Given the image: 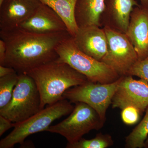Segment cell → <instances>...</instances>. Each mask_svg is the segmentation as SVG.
I'll return each mask as SVG.
<instances>
[{
	"label": "cell",
	"instance_id": "1",
	"mask_svg": "<svg viewBox=\"0 0 148 148\" xmlns=\"http://www.w3.org/2000/svg\"><path fill=\"white\" fill-rule=\"evenodd\" d=\"M71 36L68 31L47 34L30 33L19 28L8 32L0 31V38L7 47L1 65L13 68L18 74L27 73L57 60L56 48Z\"/></svg>",
	"mask_w": 148,
	"mask_h": 148
},
{
	"label": "cell",
	"instance_id": "2",
	"mask_svg": "<svg viewBox=\"0 0 148 148\" xmlns=\"http://www.w3.org/2000/svg\"><path fill=\"white\" fill-rule=\"evenodd\" d=\"M34 80L39 91L41 108L63 100L66 90L88 81L87 78L69 64L51 61L27 73Z\"/></svg>",
	"mask_w": 148,
	"mask_h": 148
},
{
	"label": "cell",
	"instance_id": "3",
	"mask_svg": "<svg viewBox=\"0 0 148 148\" xmlns=\"http://www.w3.org/2000/svg\"><path fill=\"white\" fill-rule=\"evenodd\" d=\"M58 58L56 61L69 64L82 74L88 81L109 84L115 81L120 76L111 67L80 50L73 37L64 40L56 48Z\"/></svg>",
	"mask_w": 148,
	"mask_h": 148
},
{
	"label": "cell",
	"instance_id": "4",
	"mask_svg": "<svg viewBox=\"0 0 148 148\" xmlns=\"http://www.w3.org/2000/svg\"><path fill=\"white\" fill-rule=\"evenodd\" d=\"M74 108L70 101L63 99L24 121L14 123L13 130L0 141V148H12L16 144L23 145L29 135L47 131L54 121L71 114Z\"/></svg>",
	"mask_w": 148,
	"mask_h": 148
},
{
	"label": "cell",
	"instance_id": "5",
	"mask_svg": "<svg viewBox=\"0 0 148 148\" xmlns=\"http://www.w3.org/2000/svg\"><path fill=\"white\" fill-rule=\"evenodd\" d=\"M18 74V82L11 100L0 109V115L13 123L24 121L42 110L40 95L34 80L28 74Z\"/></svg>",
	"mask_w": 148,
	"mask_h": 148
},
{
	"label": "cell",
	"instance_id": "6",
	"mask_svg": "<svg viewBox=\"0 0 148 148\" xmlns=\"http://www.w3.org/2000/svg\"><path fill=\"white\" fill-rule=\"evenodd\" d=\"M75 104L67 118L58 124L51 125L47 131L62 135L69 144L77 142L91 130L101 129L105 123L97 112L86 103Z\"/></svg>",
	"mask_w": 148,
	"mask_h": 148
},
{
	"label": "cell",
	"instance_id": "7",
	"mask_svg": "<svg viewBox=\"0 0 148 148\" xmlns=\"http://www.w3.org/2000/svg\"><path fill=\"white\" fill-rule=\"evenodd\" d=\"M122 76L114 82L101 84L87 81L66 90L63 96L71 103H86L97 112L101 119L106 121L107 110L121 81Z\"/></svg>",
	"mask_w": 148,
	"mask_h": 148
},
{
	"label": "cell",
	"instance_id": "8",
	"mask_svg": "<svg viewBox=\"0 0 148 148\" xmlns=\"http://www.w3.org/2000/svg\"><path fill=\"white\" fill-rule=\"evenodd\" d=\"M108 50L101 61L111 67L120 76H127L132 66L139 60L134 47L126 34L114 30L105 29Z\"/></svg>",
	"mask_w": 148,
	"mask_h": 148
},
{
	"label": "cell",
	"instance_id": "9",
	"mask_svg": "<svg viewBox=\"0 0 148 148\" xmlns=\"http://www.w3.org/2000/svg\"><path fill=\"white\" fill-rule=\"evenodd\" d=\"M113 108L122 110L127 106L139 109L143 114L148 106V83L132 76H122V78L112 99Z\"/></svg>",
	"mask_w": 148,
	"mask_h": 148
},
{
	"label": "cell",
	"instance_id": "10",
	"mask_svg": "<svg viewBox=\"0 0 148 148\" xmlns=\"http://www.w3.org/2000/svg\"><path fill=\"white\" fill-rule=\"evenodd\" d=\"M40 0H3L0 4V31L17 29L34 13Z\"/></svg>",
	"mask_w": 148,
	"mask_h": 148
},
{
	"label": "cell",
	"instance_id": "11",
	"mask_svg": "<svg viewBox=\"0 0 148 148\" xmlns=\"http://www.w3.org/2000/svg\"><path fill=\"white\" fill-rule=\"evenodd\" d=\"M18 28L26 32L40 34L68 32L66 24L58 14L42 3Z\"/></svg>",
	"mask_w": 148,
	"mask_h": 148
},
{
	"label": "cell",
	"instance_id": "12",
	"mask_svg": "<svg viewBox=\"0 0 148 148\" xmlns=\"http://www.w3.org/2000/svg\"><path fill=\"white\" fill-rule=\"evenodd\" d=\"M78 48L84 53L101 61L108 50V40L105 30L99 26L79 27L73 37Z\"/></svg>",
	"mask_w": 148,
	"mask_h": 148
},
{
	"label": "cell",
	"instance_id": "13",
	"mask_svg": "<svg viewBox=\"0 0 148 148\" xmlns=\"http://www.w3.org/2000/svg\"><path fill=\"white\" fill-rule=\"evenodd\" d=\"M125 34L132 43L139 60L148 56V8L136 9Z\"/></svg>",
	"mask_w": 148,
	"mask_h": 148
},
{
	"label": "cell",
	"instance_id": "14",
	"mask_svg": "<svg viewBox=\"0 0 148 148\" xmlns=\"http://www.w3.org/2000/svg\"><path fill=\"white\" fill-rule=\"evenodd\" d=\"M106 0H78L75 18L79 27L100 25L101 14L106 8Z\"/></svg>",
	"mask_w": 148,
	"mask_h": 148
},
{
	"label": "cell",
	"instance_id": "15",
	"mask_svg": "<svg viewBox=\"0 0 148 148\" xmlns=\"http://www.w3.org/2000/svg\"><path fill=\"white\" fill-rule=\"evenodd\" d=\"M78 0H40L57 14L66 24L68 32L75 36L79 29L75 18Z\"/></svg>",
	"mask_w": 148,
	"mask_h": 148
},
{
	"label": "cell",
	"instance_id": "16",
	"mask_svg": "<svg viewBox=\"0 0 148 148\" xmlns=\"http://www.w3.org/2000/svg\"><path fill=\"white\" fill-rule=\"evenodd\" d=\"M138 5L135 0H112L114 17L119 27L125 33L129 26L130 14L133 8Z\"/></svg>",
	"mask_w": 148,
	"mask_h": 148
},
{
	"label": "cell",
	"instance_id": "17",
	"mask_svg": "<svg viewBox=\"0 0 148 148\" xmlns=\"http://www.w3.org/2000/svg\"><path fill=\"white\" fill-rule=\"evenodd\" d=\"M145 116L125 138V147L142 148L148 137V106Z\"/></svg>",
	"mask_w": 148,
	"mask_h": 148
},
{
	"label": "cell",
	"instance_id": "18",
	"mask_svg": "<svg viewBox=\"0 0 148 148\" xmlns=\"http://www.w3.org/2000/svg\"><path fill=\"white\" fill-rule=\"evenodd\" d=\"M114 144L112 136L109 134L100 132L95 138L90 140L82 138L77 142L72 144L67 143V148H107Z\"/></svg>",
	"mask_w": 148,
	"mask_h": 148
},
{
	"label": "cell",
	"instance_id": "19",
	"mask_svg": "<svg viewBox=\"0 0 148 148\" xmlns=\"http://www.w3.org/2000/svg\"><path fill=\"white\" fill-rule=\"evenodd\" d=\"M18 80V74L16 72L0 77V109L10 102Z\"/></svg>",
	"mask_w": 148,
	"mask_h": 148
},
{
	"label": "cell",
	"instance_id": "20",
	"mask_svg": "<svg viewBox=\"0 0 148 148\" xmlns=\"http://www.w3.org/2000/svg\"><path fill=\"white\" fill-rule=\"evenodd\" d=\"M121 110L122 121L127 125H132L137 123L142 114L140 110L134 106H126Z\"/></svg>",
	"mask_w": 148,
	"mask_h": 148
},
{
	"label": "cell",
	"instance_id": "21",
	"mask_svg": "<svg viewBox=\"0 0 148 148\" xmlns=\"http://www.w3.org/2000/svg\"><path fill=\"white\" fill-rule=\"evenodd\" d=\"M127 75L139 77L148 83V56L138 60L129 70Z\"/></svg>",
	"mask_w": 148,
	"mask_h": 148
},
{
	"label": "cell",
	"instance_id": "22",
	"mask_svg": "<svg viewBox=\"0 0 148 148\" xmlns=\"http://www.w3.org/2000/svg\"><path fill=\"white\" fill-rule=\"evenodd\" d=\"M14 123L0 115V136L12 127H14Z\"/></svg>",
	"mask_w": 148,
	"mask_h": 148
},
{
	"label": "cell",
	"instance_id": "23",
	"mask_svg": "<svg viewBox=\"0 0 148 148\" xmlns=\"http://www.w3.org/2000/svg\"><path fill=\"white\" fill-rule=\"evenodd\" d=\"M7 47L5 42L2 39H0V65H1L5 58L6 53Z\"/></svg>",
	"mask_w": 148,
	"mask_h": 148
},
{
	"label": "cell",
	"instance_id": "24",
	"mask_svg": "<svg viewBox=\"0 0 148 148\" xmlns=\"http://www.w3.org/2000/svg\"><path fill=\"white\" fill-rule=\"evenodd\" d=\"M15 72L16 71L13 68L0 65V77L5 76Z\"/></svg>",
	"mask_w": 148,
	"mask_h": 148
},
{
	"label": "cell",
	"instance_id": "25",
	"mask_svg": "<svg viewBox=\"0 0 148 148\" xmlns=\"http://www.w3.org/2000/svg\"><path fill=\"white\" fill-rule=\"evenodd\" d=\"M143 4V7L148 8V0H140Z\"/></svg>",
	"mask_w": 148,
	"mask_h": 148
},
{
	"label": "cell",
	"instance_id": "26",
	"mask_svg": "<svg viewBox=\"0 0 148 148\" xmlns=\"http://www.w3.org/2000/svg\"><path fill=\"white\" fill-rule=\"evenodd\" d=\"M145 148H148V138L146 140L145 144H144V147Z\"/></svg>",
	"mask_w": 148,
	"mask_h": 148
},
{
	"label": "cell",
	"instance_id": "27",
	"mask_svg": "<svg viewBox=\"0 0 148 148\" xmlns=\"http://www.w3.org/2000/svg\"><path fill=\"white\" fill-rule=\"evenodd\" d=\"M3 0H0V4L3 1Z\"/></svg>",
	"mask_w": 148,
	"mask_h": 148
}]
</instances>
